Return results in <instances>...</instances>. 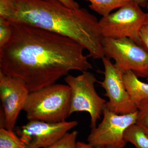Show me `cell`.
Instances as JSON below:
<instances>
[{"label": "cell", "instance_id": "cell-1", "mask_svg": "<svg viewBox=\"0 0 148 148\" xmlns=\"http://www.w3.org/2000/svg\"><path fill=\"white\" fill-rule=\"evenodd\" d=\"M10 23V39L0 48V72L23 79L30 92L54 84L70 71L92 69L89 56L84 55L85 49L75 41L30 24Z\"/></svg>", "mask_w": 148, "mask_h": 148}, {"label": "cell", "instance_id": "cell-2", "mask_svg": "<svg viewBox=\"0 0 148 148\" xmlns=\"http://www.w3.org/2000/svg\"><path fill=\"white\" fill-rule=\"evenodd\" d=\"M0 17L68 37L83 46L93 59L105 57L99 21L86 9H72L58 0H12Z\"/></svg>", "mask_w": 148, "mask_h": 148}, {"label": "cell", "instance_id": "cell-3", "mask_svg": "<svg viewBox=\"0 0 148 148\" xmlns=\"http://www.w3.org/2000/svg\"><path fill=\"white\" fill-rule=\"evenodd\" d=\"M71 104L69 86L54 84L30 92L23 110L29 121L57 123L70 116Z\"/></svg>", "mask_w": 148, "mask_h": 148}, {"label": "cell", "instance_id": "cell-4", "mask_svg": "<svg viewBox=\"0 0 148 148\" xmlns=\"http://www.w3.org/2000/svg\"><path fill=\"white\" fill-rule=\"evenodd\" d=\"M65 81L71 89L70 115L77 112L88 113L90 128H95L107 103L95 90V84L98 82L96 77L87 71L77 77L68 75Z\"/></svg>", "mask_w": 148, "mask_h": 148}, {"label": "cell", "instance_id": "cell-5", "mask_svg": "<svg viewBox=\"0 0 148 148\" xmlns=\"http://www.w3.org/2000/svg\"><path fill=\"white\" fill-rule=\"evenodd\" d=\"M105 57L115 61V68L123 73L131 71L139 77L148 75V53L129 38L102 40Z\"/></svg>", "mask_w": 148, "mask_h": 148}, {"label": "cell", "instance_id": "cell-6", "mask_svg": "<svg viewBox=\"0 0 148 148\" xmlns=\"http://www.w3.org/2000/svg\"><path fill=\"white\" fill-rule=\"evenodd\" d=\"M146 16L141 7L131 1L99 20L102 36L112 39L129 38L138 45L139 31Z\"/></svg>", "mask_w": 148, "mask_h": 148}, {"label": "cell", "instance_id": "cell-7", "mask_svg": "<svg viewBox=\"0 0 148 148\" xmlns=\"http://www.w3.org/2000/svg\"><path fill=\"white\" fill-rule=\"evenodd\" d=\"M103 115L101 123L91 129L88 136V143L93 147L124 148L127 143L124 139L125 131L130 125L136 123L137 111L127 114H117L105 106Z\"/></svg>", "mask_w": 148, "mask_h": 148}, {"label": "cell", "instance_id": "cell-8", "mask_svg": "<svg viewBox=\"0 0 148 148\" xmlns=\"http://www.w3.org/2000/svg\"><path fill=\"white\" fill-rule=\"evenodd\" d=\"M104 66V80L98 81L105 91L104 95L109 98L106 107L117 114H127L138 111L137 106L131 100L123 83L124 73L115 68L108 58H102Z\"/></svg>", "mask_w": 148, "mask_h": 148}, {"label": "cell", "instance_id": "cell-9", "mask_svg": "<svg viewBox=\"0 0 148 148\" xmlns=\"http://www.w3.org/2000/svg\"><path fill=\"white\" fill-rule=\"evenodd\" d=\"M30 91L23 79L0 72V98L3 107V128L13 130Z\"/></svg>", "mask_w": 148, "mask_h": 148}, {"label": "cell", "instance_id": "cell-10", "mask_svg": "<svg viewBox=\"0 0 148 148\" xmlns=\"http://www.w3.org/2000/svg\"><path fill=\"white\" fill-rule=\"evenodd\" d=\"M78 124L76 121L57 123L29 121L27 124L17 127L16 132L28 148H47Z\"/></svg>", "mask_w": 148, "mask_h": 148}, {"label": "cell", "instance_id": "cell-11", "mask_svg": "<svg viewBox=\"0 0 148 148\" xmlns=\"http://www.w3.org/2000/svg\"><path fill=\"white\" fill-rule=\"evenodd\" d=\"M123 83L130 97L135 104L148 99V84L141 81L132 71L123 75Z\"/></svg>", "mask_w": 148, "mask_h": 148}, {"label": "cell", "instance_id": "cell-12", "mask_svg": "<svg viewBox=\"0 0 148 148\" xmlns=\"http://www.w3.org/2000/svg\"><path fill=\"white\" fill-rule=\"evenodd\" d=\"M124 139L126 143H131L136 148H148V136L140 125L135 123L125 130Z\"/></svg>", "mask_w": 148, "mask_h": 148}, {"label": "cell", "instance_id": "cell-13", "mask_svg": "<svg viewBox=\"0 0 148 148\" xmlns=\"http://www.w3.org/2000/svg\"><path fill=\"white\" fill-rule=\"evenodd\" d=\"M75 1V0H74ZM90 3L89 8L103 16H108L113 11L118 9L131 0H84Z\"/></svg>", "mask_w": 148, "mask_h": 148}, {"label": "cell", "instance_id": "cell-14", "mask_svg": "<svg viewBox=\"0 0 148 148\" xmlns=\"http://www.w3.org/2000/svg\"><path fill=\"white\" fill-rule=\"evenodd\" d=\"M0 148H28L13 130L0 128Z\"/></svg>", "mask_w": 148, "mask_h": 148}, {"label": "cell", "instance_id": "cell-15", "mask_svg": "<svg viewBox=\"0 0 148 148\" xmlns=\"http://www.w3.org/2000/svg\"><path fill=\"white\" fill-rule=\"evenodd\" d=\"M78 134L76 130L67 132L56 143L47 148H76Z\"/></svg>", "mask_w": 148, "mask_h": 148}, {"label": "cell", "instance_id": "cell-16", "mask_svg": "<svg viewBox=\"0 0 148 148\" xmlns=\"http://www.w3.org/2000/svg\"><path fill=\"white\" fill-rule=\"evenodd\" d=\"M12 33V26L10 22L0 17V48L2 47L8 42Z\"/></svg>", "mask_w": 148, "mask_h": 148}, {"label": "cell", "instance_id": "cell-17", "mask_svg": "<svg viewBox=\"0 0 148 148\" xmlns=\"http://www.w3.org/2000/svg\"><path fill=\"white\" fill-rule=\"evenodd\" d=\"M137 117L136 123L148 128V99L136 104Z\"/></svg>", "mask_w": 148, "mask_h": 148}, {"label": "cell", "instance_id": "cell-18", "mask_svg": "<svg viewBox=\"0 0 148 148\" xmlns=\"http://www.w3.org/2000/svg\"><path fill=\"white\" fill-rule=\"evenodd\" d=\"M138 45L148 53V24H144L139 31Z\"/></svg>", "mask_w": 148, "mask_h": 148}, {"label": "cell", "instance_id": "cell-19", "mask_svg": "<svg viewBox=\"0 0 148 148\" xmlns=\"http://www.w3.org/2000/svg\"><path fill=\"white\" fill-rule=\"evenodd\" d=\"M64 5L72 9L76 10L80 8L79 5L74 0H58Z\"/></svg>", "mask_w": 148, "mask_h": 148}, {"label": "cell", "instance_id": "cell-20", "mask_svg": "<svg viewBox=\"0 0 148 148\" xmlns=\"http://www.w3.org/2000/svg\"><path fill=\"white\" fill-rule=\"evenodd\" d=\"M76 148H105L102 147H93L90 144L88 143H83L82 142H77Z\"/></svg>", "mask_w": 148, "mask_h": 148}, {"label": "cell", "instance_id": "cell-21", "mask_svg": "<svg viewBox=\"0 0 148 148\" xmlns=\"http://www.w3.org/2000/svg\"><path fill=\"white\" fill-rule=\"evenodd\" d=\"M131 1L136 3L141 7H146L148 3V0H131Z\"/></svg>", "mask_w": 148, "mask_h": 148}, {"label": "cell", "instance_id": "cell-22", "mask_svg": "<svg viewBox=\"0 0 148 148\" xmlns=\"http://www.w3.org/2000/svg\"><path fill=\"white\" fill-rule=\"evenodd\" d=\"M142 126V125H141ZM143 127V129H144V131L145 132L146 134L148 136V127H144V126H142Z\"/></svg>", "mask_w": 148, "mask_h": 148}, {"label": "cell", "instance_id": "cell-23", "mask_svg": "<svg viewBox=\"0 0 148 148\" xmlns=\"http://www.w3.org/2000/svg\"><path fill=\"white\" fill-rule=\"evenodd\" d=\"M144 24H148V13H146L145 20Z\"/></svg>", "mask_w": 148, "mask_h": 148}, {"label": "cell", "instance_id": "cell-24", "mask_svg": "<svg viewBox=\"0 0 148 148\" xmlns=\"http://www.w3.org/2000/svg\"><path fill=\"white\" fill-rule=\"evenodd\" d=\"M146 7H147V8L148 10V3L147 4V6H146Z\"/></svg>", "mask_w": 148, "mask_h": 148}, {"label": "cell", "instance_id": "cell-25", "mask_svg": "<svg viewBox=\"0 0 148 148\" xmlns=\"http://www.w3.org/2000/svg\"><path fill=\"white\" fill-rule=\"evenodd\" d=\"M147 81H148V75L147 77Z\"/></svg>", "mask_w": 148, "mask_h": 148}]
</instances>
